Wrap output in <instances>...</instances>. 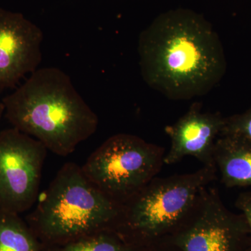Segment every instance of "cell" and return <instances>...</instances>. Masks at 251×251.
Returning a JSON list of instances; mask_svg holds the SVG:
<instances>
[{"label":"cell","mask_w":251,"mask_h":251,"mask_svg":"<svg viewBox=\"0 0 251 251\" xmlns=\"http://www.w3.org/2000/svg\"><path fill=\"white\" fill-rule=\"evenodd\" d=\"M142 249L130 244L111 229L61 244H41V251H141Z\"/></svg>","instance_id":"8fae6325"},{"label":"cell","mask_w":251,"mask_h":251,"mask_svg":"<svg viewBox=\"0 0 251 251\" xmlns=\"http://www.w3.org/2000/svg\"><path fill=\"white\" fill-rule=\"evenodd\" d=\"M2 103L14 128L59 156L74 152L98 127V116L58 68L37 69Z\"/></svg>","instance_id":"7a4b0ae2"},{"label":"cell","mask_w":251,"mask_h":251,"mask_svg":"<svg viewBox=\"0 0 251 251\" xmlns=\"http://www.w3.org/2000/svg\"><path fill=\"white\" fill-rule=\"evenodd\" d=\"M224 125L225 119L219 113L202 112L200 104H193L176 123L165 128L171 145L165 155L164 164H175L190 156L203 166H215L214 146Z\"/></svg>","instance_id":"9c48e42d"},{"label":"cell","mask_w":251,"mask_h":251,"mask_svg":"<svg viewBox=\"0 0 251 251\" xmlns=\"http://www.w3.org/2000/svg\"><path fill=\"white\" fill-rule=\"evenodd\" d=\"M214 163L225 186H251V144L231 135H220L214 146Z\"/></svg>","instance_id":"30bf717a"},{"label":"cell","mask_w":251,"mask_h":251,"mask_svg":"<svg viewBox=\"0 0 251 251\" xmlns=\"http://www.w3.org/2000/svg\"><path fill=\"white\" fill-rule=\"evenodd\" d=\"M164 157L161 147L120 133L97 148L82 169L97 187L122 205L154 179Z\"/></svg>","instance_id":"5b68a950"},{"label":"cell","mask_w":251,"mask_h":251,"mask_svg":"<svg viewBox=\"0 0 251 251\" xmlns=\"http://www.w3.org/2000/svg\"><path fill=\"white\" fill-rule=\"evenodd\" d=\"M236 206L247 222L249 232V251H251V192L242 193L237 200Z\"/></svg>","instance_id":"5bb4252c"},{"label":"cell","mask_w":251,"mask_h":251,"mask_svg":"<svg viewBox=\"0 0 251 251\" xmlns=\"http://www.w3.org/2000/svg\"><path fill=\"white\" fill-rule=\"evenodd\" d=\"M164 242L179 251H249V232L242 214H232L217 191L206 187L182 224Z\"/></svg>","instance_id":"8992f818"},{"label":"cell","mask_w":251,"mask_h":251,"mask_svg":"<svg viewBox=\"0 0 251 251\" xmlns=\"http://www.w3.org/2000/svg\"><path fill=\"white\" fill-rule=\"evenodd\" d=\"M47 151L17 128L0 132V209L20 214L37 202Z\"/></svg>","instance_id":"52a82bcc"},{"label":"cell","mask_w":251,"mask_h":251,"mask_svg":"<svg viewBox=\"0 0 251 251\" xmlns=\"http://www.w3.org/2000/svg\"><path fill=\"white\" fill-rule=\"evenodd\" d=\"M44 34L22 14L0 8V89L14 88L41 62Z\"/></svg>","instance_id":"ba28073f"},{"label":"cell","mask_w":251,"mask_h":251,"mask_svg":"<svg viewBox=\"0 0 251 251\" xmlns=\"http://www.w3.org/2000/svg\"><path fill=\"white\" fill-rule=\"evenodd\" d=\"M138 53L144 80L172 100L205 95L226 71L217 33L204 16L190 9L157 16L140 34Z\"/></svg>","instance_id":"6da1fadb"},{"label":"cell","mask_w":251,"mask_h":251,"mask_svg":"<svg viewBox=\"0 0 251 251\" xmlns=\"http://www.w3.org/2000/svg\"><path fill=\"white\" fill-rule=\"evenodd\" d=\"M4 112V106L3 105L2 102L0 103V120H1V117H2L3 113Z\"/></svg>","instance_id":"2e32d148"},{"label":"cell","mask_w":251,"mask_h":251,"mask_svg":"<svg viewBox=\"0 0 251 251\" xmlns=\"http://www.w3.org/2000/svg\"><path fill=\"white\" fill-rule=\"evenodd\" d=\"M141 251H179L168 242H162L150 247L143 248Z\"/></svg>","instance_id":"9a60e30c"},{"label":"cell","mask_w":251,"mask_h":251,"mask_svg":"<svg viewBox=\"0 0 251 251\" xmlns=\"http://www.w3.org/2000/svg\"><path fill=\"white\" fill-rule=\"evenodd\" d=\"M121 206L70 162L57 172L26 221L41 244H61L114 229Z\"/></svg>","instance_id":"3957f363"},{"label":"cell","mask_w":251,"mask_h":251,"mask_svg":"<svg viewBox=\"0 0 251 251\" xmlns=\"http://www.w3.org/2000/svg\"><path fill=\"white\" fill-rule=\"evenodd\" d=\"M215 166L151 180L122 204L114 230L138 248L164 242L177 230L204 188L216 179Z\"/></svg>","instance_id":"277c9868"},{"label":"cell","mask_w":251,"mask_h":251,"mask_svg":"<svg viewBox=\"0 0 251 251\" xmlns=\"http://www.w3.org/2000/svg\"><path fill=\"white\" fill-rule=\"evenodd\" d=\"M0 251H41V243L27 221L1 209Z\"/></svg>","instance_id":"7c38bea8"},{"label":"cell","mask_w":251,"mask_h":251,"mask_svg":"<svg viewBox=\"0 0 251 251\" xmlns=\"http://www.w3.org/2000/svg\"><path fill=\"white\" fill-rule=\"evenodd\" d=\"M221 135H231L251 145V110L237 116L225 119Z\"/></svg>","instance_id":"4fadbf2b"}]
</instances>
